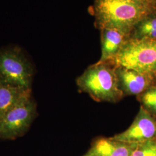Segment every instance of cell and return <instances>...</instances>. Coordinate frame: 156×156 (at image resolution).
<instances>
[{"mask_svg":"<svg viewBox=\"0 0 156 156\" xmlns=\"http://www.w3.org/2000/svg\"><path fill=\"white\" fill-rule=\"evenodd\" d=\"M96 27L114 28L131 34L134 27L156 12V0H94Z\"/></svg>","mask_w":156,"mask_h":156,"instance_id":"obj_1","label":"cell"},{"mask_svg":"<svg viewBox=\"0 0 156 156\" xmlns=\"http://www.w3.org/2000/svg\"><path fill=\"white\" fill-rule=\"evenodd\" d=\"M81 91L98 102H116L124 96L120 89L116 67L111 62H96L76 79Z\"/></svg>","mask_w":156,"mask_h":156,"instance_id":"obj_2","label":"cell"},{"mask_svg":"<svg viewBox=\"0 0 156 156\" xmlns=\"http://www.w3.org/2000/svg\"><path fill=\"white\" fill-rule=\"evenodd\" d=\"M111 62L116 67L142 73L156 83V39L129 37Z\"/></svg>","mask_w":156,"mask_h":156,"instance_id":"obj_3","label":"cell"},{"mask_svg":"<svg viewBox=\"0 0 156 156\" xmlns=\"http://www.w3.org/2000/svg\"><path fill=\"white\" fill-rule=\"evenodd\" d=\"M33 66L17 46L0 49V82L25 89L31 90Z\"/></svg>","mask_w":156,"mask_h":156,"instance_id":"obj_4","label":"cell"},{"mask_svg":"<svg viewBox=\"0 0 156 156\" xmlns=\"http://www.w3.org/2000/svg\"><path fill=\"white\" fill-rule=\"evenodd\" d=\"M36 104L31 97L8 112L0 120V138L13 139L24 134L36 116Z\"/></svg>","mask_w":156,"mask_h":156,"instance_id":"obj_5","label":"cell"},{"mask_svg":"<svg viewBox=\"0 0 156 156\" xmlns=\"http://www.w3.org/2000/svg\"><path fill=\"white\" fill-rule=\"evenodd\" d=\"M112 138L133 144L156 139V118L141 106L133 123L129 128Z\"/></svg>","mask_w":156,"mask_h":156,"instance_id":"obj_6","label":"cell"},{"mask_svg":"<svg viewBox=\"0 0 156 156\" xmlns=\"http://www.w3.org/2000/svg\"><path fill=\"white\" fill-rule=\"evenodd\" d=\"M119 86L124 95H140L152 86L155 82L151 78L134 70L116 67Z\"/></svg>","mask_w":156,"mask_h":156,"instance_id":"obj_7","label":"cell"},{"mask_svg":"<svg viewBox=\"0 0 156 156\" xmlns=\"http://www.w3.org/2000/svg\"><path fill=\"white\" fill-rule=\"evenodd\" d=\"M101 55L98 62H111L122 48L130 35L114 28L100 30Z\"/></svg>","mask_w":156,"mask_h":156,"instance_id":"obj_8","label":"cell"},{"mask_svg":"<svg viewBox=\"0 0 156 156\" xmlns=\"http://www.w3.org/2000/svg\"><path fill=\"white\" fill-rule=\"evenodd\" d=\"M31 90L0 82V120L13 108L31 97Z\"/></svg>","mask_w":156,"mask_h":156,"instance_id":"obj_9","label":"cell"},{"mask_svg":"<svg viewBox=\"0 0 156 156\" xmlns=\"http://www.w3.org/2000/svg\"><path fill=\"white\" fill-rule=\"evenodd\" d=\"M136 144L111 138H102L95 142L91 153L95 156H131Z\"/></svg>","mask_w":156,"mask_h":156,"instance_id":"obj_10","label":"cell"},{"mask_svg":"<svg viewBox=\"0 0 156 156\" xmlns=\"http://www.w3.org/2000/svg\"><path fill=\"white\" fill-rule=\"evenodd\" d=\"M130 38L156 39V12L140 21L131 31Z\"/></svg>","mask_w":156,"mask_h":156,"instance_id":"obj_11","label":"cell"},{"mask_svg":"<svg viewBox=\"0 0 156 156\" xmlns=\"http://www.w3.org/2000/svg\"><path fill=\"white\" fill-rule=\"evenodd\" d=\"M140 95L142 106L156 118V84L152 86Z\"/></svg>","mask_w":156,"mask_h":156,"instance_id":"obj_12","label":"cell"},{"mask_svg":"<svg viewBox=\"0 0 156 156\" xmlns=\"http://www.w3.org/2000/svg\"><path fill=\"white\" fill-rule=\"evenodd\" d=\"M131 156H156V138L136 144Z\"/></svg>","mask_w":156,"mask_h":156,"instance_id":"obj_13","label":"cell"},{"mask_svg":"<svg viewBox=\"0 0 156 156\" xmlns=\"http://www.w3.org/2000/svg\"><path fill=\"white\" fill-rule=\"evenodd\" d=\"M95 156L94 154H93V153H92L91 152H90V153H89L88 154H87V155H86V156Z\"/></svg>","mask_w":156,"mask_h":156,"instance_id":"obj_14","label":"cell"},{"mask_svg":"<svg viewBox=\"0 0 156 156\" xmlns=\"http://www.w3.org/2000/svg\"></svg>","mask_w":156,"mask_h":156,"instance_id":"obj_15","label":"cell"}]
</instances>
